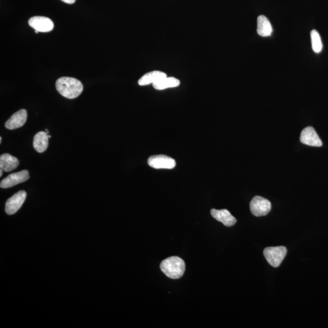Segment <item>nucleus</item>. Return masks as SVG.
Instances as JSON below:
<instances>
[{
	"mask_svg": "<svg viewBox=\"0 0 328 328\" xmlns=\"http://www.w3.org/2000/svg\"><path fill=\"white\" fill-rule=\"evenodd\" d=\"M49 138L47 133L40 132L34 138L33 146L39 153H44L47 150L49 145Z\"/></svg>",
	"mask_w": 328,
	"mask_h": 328,
	"instance_id": "14",
	"label": "nucleus"
},
{
	"mask_svg": "<svg viewBox=\"0 0 328 328\" xmlns=\"http://www.w3.org/2000/svg\"><path fill=\"white\" fill-rule=\"evenodd\" d=\"M300 142L305 145L313 146H322V142L313 127H308L301 133Z\"/></svg>",
	"mask_w": 328,
	"mask_h": 328,
	"instance_id": "9",
	"label": "nucleus"
},
{
	"mask_svg": "<svg viewBox=\"0 0 328 328\" xmlns=\"http://www.w3.org/2000/svg\"><path fill=\"white\" fill-rule=\"evenodd\" d=\"M312 47L316 53H320L322 50L323 44L321 37L318 32L313 30L311 32Z\"/></svg>",
	"mask_w": 328,
	"mask_h": 328,
	"instance_id": "17",
	"label": "nucleus"
},
{
	"mask_svg": "<svg viewBox=\"0 0 328 328\" xmlns=\"http://www.w3.org/2000/svg\"><path fill=\"white\" fill-rule=\"evenodd\" d=\"M180 85V80L175 78V77H165L164 78L160 80L158 82L154 83L153 87L154 89L157 90H163L170 88H175Z\"/></svg>",
	"mask_w": 328,
	"mask_h": 328,
	"instance_id": "16",
	"label": "nucleus"
},
{
	"mask_svg": "<svg viewBox=\"0 0 328 328\" xmlns=\"http://www.w3.org/2000/svg\"><path fill=\"white\" fill-rule=\"evenodd\" d=\"M19 161L10 154L5 153L0 156V169L4 172H10L18 167Z\"/></svg>",
	"mask_w": 328,
	"mask_h": 328,
	"instance_id": "12",
	"label": "nucleus"
},
{
	"mask_svg": "<svg viewBox=\"0 0 328 328\" xmlns=\"http://www.w3.org/2000/svg\"><path fill=\"white\" fill-rule=\"evenodd\" d=\"M210 213L213 218L216 220L222 223L226 227H232L235 225L236 219L231 215L229 210L227 209L217 210L212 209Z\"/></svg>",
	"mask_w": 328,
	"mask_h": 328,
	"instance_id": "11",
	"label": "nucleus"
},
{
	"mask_svg": "<svg viewBox=\"0 0 328 328\" xmlns=\"http://www.w3.org/2000/svg\"><path fill=\"white\" fill-rule=\"evenodd\" d=\"M55 87L61 95L69 99L79 97L84 90L81 81L69 77H60L56 81Z\"/></svg>",
	"mask_w": 328,
	"mask_h": 328,
	"instance_id": "1",
	"label": "nucleus"
},
{
	"mask_svg": "<svg viewBox=\"0 0 328 328\" xmlns=\"http://www.w3.org/2000/svg\"><path fill=\"white\" fill-rule=\"evenodd\" d=\"M148 164L156 169H174L177 163L172 157L159 154L149 157Z\"/></svg>",
	"mask_w": 328,
	"mask_h": 328,
	"instance_id": "5",
	"label": "nucleus"
},
{
	"mask_svg": "<svg viewBox=\"0 0 328 328\" xmlns=\"http://www.w3.org/2000/svg\"><path fill=\"white\" fill-rule=\"evenodd\" d=\"M27 196V193L24 190H20L15 193L6 201L5 212L7 215H14L19 210Z\"/></svg>",
	"mask_w": 328,
	"mask_h": 328,
	"instance_id": "6",
	"label": "nucleus"
},
{
	"mask_svg": "<svg viewBox=\"0 0 328 328\" xmlns=\"http://www.w3.org/2000/svg\"><path fill=\"white\" fill-rule=\"evenodd\" d=\"M160 268L165 276L172 279L183 276L186 270L185 261L178 257H170L162 261Z\"/></svg>",
	"mask_w": 328,
	"mask_h": 328,
	"instance_id": "2",
	"label": "nucleus"
},
{
	"mask_svg": "<svg viewBox=\"0 0 328 328\" xmlns=\"http://www.w3.org/2000/svg\"><path fill=\"white\" fill-rule=\"evenodd\" d=\"M48 138H51V137H50V135H48Z\"/></svg>",
	"mask_w": 328,
	"mask_h": 328,
	"instance_id": "21",
	"label": "nucleus"
},
{
	"mask_svg": "<svg viewBox=\"0 0 328 328\" xmlns=\"http://www.w3.org/2000/svg\"><path fill=\"white\" fill-rule=\"evenodd\" d=\"M1 142H2V138L1 137L0 138V143H1Z\"/></svg>",
	"mask_w": 328,
	"mask_h": 328,
	"instance_id": "20",
	"label": "nucleus"
},
{
	"mask_svg": "<svg viewBox=\"0 0 328 328\" xmlns=\"http://www.w3.org/2000/svg\"><path fill=\"white\" fill-rule=\"evenodd\" d=\"M271 202L263 197L256 196L250 203V211L255 217H263L268 215L271 210Z\"/></svg>",
	"mask_w": 328,
	"mask_h": 328,
	"instance_id": "4",
	"label": "nucleus"
},
{
	"mask_svg": "<svg viewBox=\"0 0 328 328\" xmlns=\"http://www.w3.org/2000/svg\"><path fill=\"white\" fill-rule=\"evenodd\" d=\"M28 118L27 111L25 109L16 112L5 124V127L10 130L19 129L25 124Z\"/></svg>",
	"mask_w": 328,
	"mask_h": 328,
	"instance_id": "10",
	"label": "nucleus"
},
{
	"mask_svg": "<svg viewBox=\"0 0 328 328\" xmlns=\"http://www.w3.org/2000/svg\"><path fill=\"white\" fill-rule=\"evenodd\" d=\"M64 2H66L67 4H74L76 2V0H61Z\"/></svg>",
	"mask_w": 328,
	"mask_h": 328,
	"instance_id": "18",
	"label": "nucleus"
},
{
	"mask_svg": "<svg viewBox=\"0 0 328 328\" xmlns=\"http://www.w3.org/2000/svg\"><path fill=\"white\" fill-rule=\"evenodd\" d=\"M29 25L41 33H48L54 29V23L50 18L42 16H35L28 21Z\"/></svg>",
	"mask_w": 328,
	"mask_h": 328,
	"instance_id": "7",
	"label": "nucleus"
},
{
	"mask_svg": "<svg viewBox=\"0 0 328 328\" xmlns=\"http://www.w3.org/2000/svg\"><path fill=\"white\" fill-rule=\"evenodd\" d=\"M257 33L261 37H269L273 33L270 21L265 15H260L257 19Z\"/></svg>",
	"mask_w": 328,
	"mask_h": 328,
	"instance_id": "15",
	"label": "nucleus"
},
{
	"mask_svg": "<svg viewBox=\"0 0 328 328\" xmlns=\"http://www.w3.org/2000/svg\"><path fill=\"white\" fill-rule=\"evenodd\" d=\"M167 77V74L164 72L159 71H153L150 73L144 74L138 81V84L140 86H145L150 84H154V83L158 82L160 80Z\"/></svg>",
	"mask_w": 328,
	"mask_h": 328,
	"instance_id": "13",
	"label": "nucleus"
},
{
	"mask_svg": "<svg viewBox=\"0 0 328 328\" xmlns=\"http://www.w3.org/2000/svg\"><path fill=\"white\" fill-rule=\"evenodd\" d=\"M29 179V173L28 170H24L22 171L12 173L1 181L0 187L2 188L12 187L19 184L27 181Z\"/></svg>",
	"mask_w": 328,
	"mask_h": 328,
	"instance_id": "8",
	"label": "nucleus"
},
{
	"mask_svg": "<svg viewBox=\"0 0 328 328\" xmlns=\"http://www.w3.org/2000/svg\"><path fill=\"white\" fill-rule=\"evenodd\" d=\"M2 172H3V170L0 169V177H2Z\"/></svg>",
	"mask_w": 328,
	"mask_h": 328,
	"instance_id": "19",
	"label": "nucleus"
},
{
	"mask_svg": "<svg viewBox=\"0 0 328 328\" xmlns=\"http://www.w3.org/2000/svg\"><path fill=\"white\" fill-rule=\"evenodd\" d=\"M263 254L272 266L278 268L286 257L287 249L284 246L266 247L264 250Z\"/></svg>",
	"mask_w": 328,
	"mask_h": 328,
	"instance_id": "3",
	"label": "nucleus"
}]
</instances>
